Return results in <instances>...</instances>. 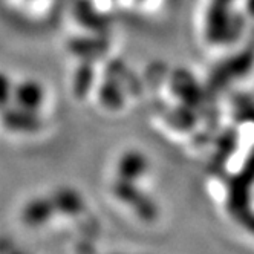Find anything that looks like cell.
<instances>
[{
    "mask_svg": "<svg viewBox=\"0 0 254 254\" xmlns=\"http://www.w3.org/2000/svg\"><path fill=\"white\" fill-rule=\"evenodd\" d=\"M233 0H211L205 15V35L210 43H224L233 34Z\"/></svg>",
    "mask_w": 254,
    "mask_h": 254,
    "instance_id": "cell-1",
    "label": "cell"
},
{
    "mask_svg": "<svg viewBox=\"0 0 254 254\" xmlns=\"http://www.w3.org/2000/svg\"><path fill=\"white\" fill-rule=\"evenodd\" d=\"M54 211H56V208L52 205L51 197H39L31 201L29 204H26L22 213V219L25 225L37 227V225L45 224L54 214Z\"/></svg>",
    "mask_w": 254,
    "mask_h": 254,
    "instance_id": "cell-2",
    "label": "cell"
},
{
    "mask_svg": "<svg viewBox=\"0 0 254 254\" xmlns=\"http://www.w3.org/2000/svg\"><path fill=\"white\" fill-rule=\"evenodd\" d=\"M51 201H52L54 208L64 214H77L84 207V201L81 194L69 187L57 190L51 196Z\"/></svg>",
    "mask_w": 254,
    "mask_h": 254,
    "instance_id": "cell-3",
    "label": "cell"
},
{
    "mask_svg": "<svg viewBox=\"0 0 254 254\" xmlns=\"http://www.w3.org/2000/svg\"><path fill=\"white\" fill-rule=\"evenodd\" d=\"M146 164H144V159L141 158V155L136 153H130V155H126L120 164V173L123 176V179H130L138 176Z\"/></svg>",
    "mask_w": 254,
    "mask_h": 254,
    "instance_id": "cell-4",
    "label": "cell"
},
{
    "mask_svg": "<svg viewBox=\"0 0 254 254\" xmlns=\"http://www.w3.org/2000/svg\"><path fill=\"white\" fill-rule=\"evenodd\" d=\"M0 254H28V253L19 247H15L11 239L3 238L0 239Z\"/></svg>",
    "mask_w": 254,
    "mask_h": 254,
    "instance_id": "cell-5",
    "label": "cell"
},
{
    "mask_svg": "<svg viewBox=\"0 0 254 254\" xmlns=\"http://www.w3.org/2000/svg\"><path fill=\"white\" fill-rule=\"evenodd\" d=\"M247 11L251 17H254V0H247Z\"/></svg>",
    "mask_w": 254,
    "mask_h": 254,
    "instance_id": "cell-6",
    "label": "cell"
}]
</instances>
